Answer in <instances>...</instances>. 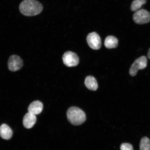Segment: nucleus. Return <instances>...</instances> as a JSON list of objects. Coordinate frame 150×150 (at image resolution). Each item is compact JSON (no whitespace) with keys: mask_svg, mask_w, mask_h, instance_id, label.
Returning a JSON list of instances; mask_svg holds the SVG:
<instances>
[{"mask_svg":"<svg viewBox=\"0 0 150 150\" xmlns=\"http://www.w3.org/2000/svg\"><path fill=\"white\" fill-rule=\"evenodd\" d=\"M43 8L42 5L36 0H24L19 6L21 14L28 16H35L40 14Z\"/></svg>","mask_w":150,"mask_h":150,"instance_id":"nucleus-1","label":"nucleus"},{"mask_svg":"<svg viewBox=\"0 0 150 150\" xmlns=\"http://www.w3.org/2000/svg\"><path fill=\"white\" fill-rule=\"evenodd\" d=\"M67 115L68 121L73 125L82 124L86 120L85 112L76 107L72 106L67 110Z\"/></svg>","mask_w":150,"mask_h":150,"instance_id":"nucleus-2","label":"nucleus"},{"mask_svg":"<svg viewBox=\"0 0 150 150\" xmlns=\"http://www.w3.org/2000/svg\"><path fill=\"white\" fill-rule=\"evenodd\" d=\"M147 65V59L146 56H142L138 58L131 65L129 70V74L132 76H136L139 70L145 69Z\"/></svg>","mask_w":150,"mask_h":150,"instance_id":"nucleus-3","label":"nucleus"},{"mask_svg":"<svg viewBox=\"0 0 150 150\" xmlns=\"http://www.w3.org/2000/svg\"><path fill=\"white\" fill-rule=\"evenodd\" d=\"M133 19L136 23L139 24L149 23L150 21V13L144 9L138 10L133 15Z\"/></svg>","mask_w":150,"mask_h":150,"instance_id":"nucleus-4","label":"nucleus"},{"mask_svg":"<svg viewBox=\"0 0 150 150\" xmlns=\"http://www.w3.org/2000/svg\"><path fill=\"white\" fill-rule=\"evenodd\" d=\"M64 64L68 67L76 66L79 62V58L76 53L71 51L66 52L62 57Z\"/></svg>","mask_w":150,"mask_h":150,"instance_id":"nucleus-5","label":"nucleus"},{"mask_svg":"<svg viewBox=\"0 0 150 150\" xmlns=\"http://www.w3.org/2000/svg\"><path fill=\"white\" fill-rule=\"evenodd\" d=\"M23 65V61L19 56L14 55L9 57L8 62V69L9 70L16 72L20 70Z\"/></svg>","mask_w":150,"mask_h":150,"instance_id":"nucleus-6","label":"nucleus"},{"mask_svg":"<svg viewBox=\"0 0 150 150\" xmlns=\"http://www.w3.org/2000/svg\"><path fill=\"white\" fill-rule=\"evenodd\" d=\"M87 41L90 47L93 50H99L102 46L100 38L96 33H90L87 35Z\"/></svg>","mask_w":150,"mask_h":150,"instance_id":"nucleus-7","label":"nucleus"},{"mask_svg":"<svg viewBox=\"0 0 150 150\" xmlns=\"http://www.w3.org/2000/svg\"><path fill=\"white\" fill-rule=\"evenodd\" d=\"M37 118L34 114L28 112L24 116L23 123L24 127L27 129H30L36 123Z\"/></svg>","mask_w":150,"mask_h":150,"instance_id":"nucleus-8","label":"nucleus"},{"mask_svg":"<svg viewBox=\"0 0 150 150\" xmlns=\"http://www.w3.org/2000/svg\"><path fill=\"white\" fill-rule=\"evenodd\" d=\"M43 105L42 102L39 100L33 101L29 105L28 108V112L36 115L42 112Z\"/></svg>","mask_w":150,"mask_h":150,"instance_id":"nucleus-9","label":"nucleus"},{"mask_svg":"<svg viewBox=\"0 0 150 150\" xmlns=\"http://www.w3.org/2000/svg\"><path fill=\"white\" fill-rule=\"evenodd\" d=\"M13 131L8 125L3 124L0 127V136L5 140H8L12 137Z\"/></svg>","mask_w":150,"mask_h":150,"instance_id":"nucleus-10","label":"nucleus"},{"mask_svg":"<svg viewBox=\"0 0 150 150\" xmlns=\"http://www.w3.org/2000/svg\"><path fill=\"white\" fill-rule=\"evenodd\" d=\"M84 84L88 89L91 91H95L98 88L96 79L93 76H88L86 78Z\"/></svg>","mask_w":150,"mask_h":150,"instance_id":"nucleus-11","label":"nucleus"},{"mask_svg":"<svg viewBox=\"0 0 150 150\" xmlns=\"http://www.w3.org/2000/svg\"><path fill=\"white\" fill-rule=\"evenodd\" d=\"M104 45L108 49L117 48L118 45V40L115 37L110 35L105 39Z\"/></svg>","mask_w":150,"mask_h":150,"instance_id":"nucleus-12","label":"nucleus"},{"mask_svg":"<svg viewBox=\"0 0 150 150\" xmlns=\"http://www.w3.org/2000/svg\"><path fill=\"white\" fill-rule=\"evenodd\" d=\"M147 0H134L132 1L131 5V11H137L142 6L146 4Z\"/></svg>","mask_w":150,"mask_h":150,"instance_id":"nucleus-13","label":"nucleus"},{"mask_svg":"<svg viewBox=\"0 0 150 150\" xmlns=\"http://www.w3.org/2000/svg\"><path fill=\"white\" fill-rule=\"evenodd\" d=\"M140 150H150V140L147 137H144L141 140Z\"/></svg>","mask_w":150,"mask_h":150,"instance_id":"nucleus-14","label":"nucleus"},{"mask_svg":"<svg viewBox=\"0 0 150 150\" xmlns=\"http://www.w3.org/2000/svg\"><path fill=\"white\" fill-rule=\"evenodd\" d=\"M120 149L121 150H134L132 146L127 143L122 144L120 146Z\"/></svg>","mask_w":150,"mask_h":150,"instance_id":"nucleus-15","label":"nucleus"},{"mask_svg":"<svg viewBox=\"0 0 150 150\" xmlns=\"http://www.w3.org/2000/svg\"><path fill=\"white\" fill-rule=\"evenodd\" d=\"M148 57L150 59V48L149 49V52H148Z\"/></svg>","mask_w":150,"mask_h":150,"instance_id":"nucleus-16","label":"nucleus"}]
</instances>
